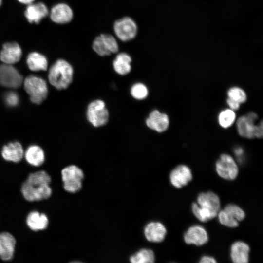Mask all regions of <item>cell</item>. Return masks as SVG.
I'll return each instance as SVG.
<instances>
[{
	"label": "cell",
	"mask_w": 263,
	"mask_h": 263,
	"mask_svg": "<svg viewBox=\"0 0 263 263\" xmlns=\"http://www.w3.org/2000/svg\"><path fill=\"white\" fill-rule=\"evenodd\" d=\"M263 121H261L260 123L257 125L255 131V137L261 138L263 137Z\"/></svg>",
	"instance_id": "cell-33"
},
{
	"label": "cell",
	"mask_w": 263,
	"mask_h": 263,
	"mask_svg": "<svg viewBox=\"0 0 263 263\" xmlns=\"http://www.w3.org/2000/svg\"><path fill=\"white\" fill-rule=\"evenodd\" d=\"M6 103L10 106H16L19 102L18 95L15 92H10L6 94L5 98Z\"/></svg>",
	"instance_id": "cell-31"
},
{
	"label": "cell",
	"mask_w": 263,
	"mask_h": 263,
	"mask_svg": "<svg viewBox=\"0 0 263 263\" xmlns=\"http://www.w3.org/2000/svg\"><path fill=\"white\" fill-rule=\"evenodd\" d=\"M236 115L234 110L226 109L222 110L218 115L219 125L223 128L231 127L236 120Z\"/></svg>",
	"instance_id": "cell-28"
},
{
	"label": "cell",
	"mask_w": 263,
	"mask_h": 263,
	"mask_svg": "<svg viewBox=\"0 0 263 263\" xmlns=\"http://www.w3.org/2000/svg\"><path fill=\"white\" fill-rule=\"evenodd\" d=\"M216 170L221 177L229 180L235 179L238 173V168L235 160L227 154L220 156L216 163Z\"/></svg>",
	"instance_id": "cell-10"
},
{
	"label": "cell",
	"mask_w": 263,
	"mask_h": 263,
	"mask_svg": "<svg viewBox=\"0 0 263 263\" xmlns=\"http://www.w3.org/2000/svg\"><path fill=\"white\" fill-rule=\"evenodd\" d=\"M220 208L219 197L211 191L200 193L197 198V203H193L192 205L194 215L203 222L215 217Z\"/></svg>",
	"instance_id": "cell-2"
},
{
	"label": "cell",
	"mask_w": 263,
	"mask_h": 263,
	"mask_svg": "<svg viewBox=\"0 0 263 263\" xmlns=\"http://www.w3.org/2000/svg\"><path fill=\"white\" fill-rule=\"evenodd\" d=\"M228 98L234 100L240 104L247 100V95L243 89L238 87H232L227 91Z\"/></svg>",
	"instance_id": "cell-30"
},
{
	"label": "cell",
	"mask_w": 263,
	"mask_h": 263,
	"mask_svg": "<svg viewBox=\"0 0 263 263\" xmlns=\"http://www.w3.org/2000/svg\"><path fill=\"white\" fill-rule=\"evenodd\" d=\"M131 56L127 53H118L113 62V67L114 71L119 75H125L132 70Z\"/></svg>",
	"instance_id": "cell-23"
},
{
	"label": "cell",
	"mask_w": 263,
	"mask_h": 263,
	"mask_svg": "<svg viewBox=\"0 0 263 263\" xmlns=\"http://www.w3.org/2000/svg\"><path fill=\"white\" fill-rule=\"evenodd\" d=\"M249 246L242 241L234 243L231 247V258L235 263H246L249 260Z\"/></svg>",
	"instance_id": "cell-22"
},
{
	"label": "cell",
	"mask_w": 263,
	"mask_h": 263,
	"mask_svg": "<svg viewBox=\"0 0 263 263\" xmlns=\"http://www.w3.org/2000/svg\"><path fill=\"white\" fill-rule=\"evenodd\" d=\"M184 238L187 244L198 246L205 244L208 239L206 230L200 225H194L189 227L185 233Z\"/></svg>",
	"instance_id": "cell-18"
},
{
	"label": "cell",
	"mask_w": 263,
	"mask_h": 263,
	"mask_svg": "<svg viewBox=\"0 0 263 263\" xmlns=\"http://www.w3.org/2000/svg\"><path fill=\"white\" fill-rule=\"evenodd\" d=\"M48 14V9L42 2L28 4L25 12V16L28 21L36 24L39 23Z\"/></svg>",
	"instance_id": "cell-20"
},
{
	"label": "cell",
	"mask_w": 263,
	"mask_h": 263,
	"mask_svg": "<svg viewBox=\"0 0 263 263\" xmlns=\"http://www.w3.org/2000/svg\"><path fill=\"white\" fill-rule=\"evenodd\" d=\"M226 103L229 108L234 111L239 109L240 107L239 103L229 98L226 99Z\"/></svg>",
	"instance_id": "cell-32"
},
{
	"label": "cell",
	"mask_w": 263,
	"mask_h": 263,
	"mask_svg": "<svg viewBox=\"0 0 263 263\" xmlns=\"http://www.w3.org/2000/svg\"><path fill=\"white\" fill-rule=\"evenodd\" d=\"M92 48L97 55L102 56L116 53L119 50L116 38L109 34H101L95 37L92 43Z\"/></svg>",
	"instance_id": "cell-8"
},
{
	"label": "cell",
	"mask_w": 263,
	"mask_h": 263,
	"mask_svg": "<svg viewBox=\"0 0 263 263\" xmlns=\"http://www.w3.org/2000/svg\"><path fill=\"white\" fill-rule=\"evenodd\" d=\"M154 260L153 251L146 248L139 250L130 258V261L132 263H152Z\"/></svg>",
	"instance_id": "cell-27"
},
{
	"label": "cell",
	"mask_w": 263,
	"mask_h": 263,
	"mask_svg": "<svg viewBox=\"0 0 263 263\" xmlns=\"http://www.w3.org/2000/svg\"><path fill=\"white\" fill-rule=\"evenodd\" d=\"M50 182L51 177L45 171L31 173L21 186L23 196L31 202L48 198L52 192Z\"/></svg>",
	"instance_id": "cell-1"
},
{
	"label": "cell",
	"mask_w": 263,
	"mask_h": 263,
	"mask_svg": "<svg viewBox=\"0 0 263 263\" xmlns=\"http://www.w3.org/2000/svg\"><path fill=\"white\" fill-rule=\"evenodd\" d=\"M73 18V10L67 4L58 3L51 9L50 18L53 22L56 23H68L72 20Z\"/></svg>",
	"instance_id": "cell-17"
},
{
	"label": "cell",
	"mask_w": 263,
	"mask_h": 263,
	"mask_svg": "<svg viewBox=\"0 0 263 263\" xmlns=\"http://www.w3.org/2000/svg\"><path fill=\"white\" fill-rule=\"evenodd\" d=\"M146 124L150 129L157 132H165L169 127V119L165 113L158 110L152 111L146 119Z\"/></svg>",
	"instance_id": "cell-13"
},
{
	"label": "cell",
	"mask_w": 263,
	"mask_h": 263,
	"mask_svg": "<svg viewBox=\"0 0 263 263\" xmlns=\"http://www.w3.org/2000/svg\"><path fill=\"white\" fill-rule=\"evenodd\" d=\"M23 82V77L18 71L12 65H0V84L3 86L16 88Z\"/></svg>",
	"instance_id": "cell-11"
},
{
	"label": "cell",
	"mask_w": 263,
	"mask_h": 263,
	"mask_svg": "<svg viewBox=\"0 0 263 263\" xmlns=\"http://www.w3.org/2000/svg\"><path fill=\"white\" fill-rule=\"evenodd\" d=\"M19 2L26 4H29L32 3L34 0H18Z\"/></svg>",
	"instance_id": "cell-36"
},
{
	"label": "cell",
	"mask_w": 263,
	"mask_h": 263,
	"mask_svg": "<svg viewBox=\"0 0 263 263\" xmlns=\"http://www.w3.org/2000/svg\"><path fill=\"white\" fill-rule=\"evenodd\" d=\"M26 62L29 68L33 71H45L47 69L48 62L46 57L38 52L29 54Z\"/></svg>",
	"instance_id": "cell-26"
},
{
	"label": "cell",
	"mask_w": 263,
	"mask_h": 263,
	"mask_svg": "<svg viewBox=\"0 0 263 263\" xmlns=\"http://www.w3.org/2000/svg\"><path fill=\"white\" fill-rule=\"evenodd\" d=\"M16 240L10 233H0V258L3 261H9L14 256Z\"/></svg>",
	"instance_id": "cell-16"
},
{
	"label": "cell",
	"mask_w": 263,
	"mask_h": 263,
	"mask_svg": "<svg viewBox=\"0 0 263 263\" xmlns=\"http://www.w3.org/2000/svg\"><path fill=\"white\" fill-rule=\"evenodd\" d=\"M1 155L6 161L18 163L23 157V149L19 142H11L3 147Z\"/></svg>",
	"instance_id": "cell-21"
},
{
	"label": "cell",
	"mask_w": 263,
	"mask_h": 263,
	"mask_svg": "<svg viewBox=\"0 0 263 263\" xmlns=\"http://www.w3.org/2000/svg\"><path fill=\"white\" fill-rule=\"evenodd\" d=\"M23 85L25 90L33 103L39 104L46 99L48 90L47 83L43 79L35 75H30L25 79Z\"/></svg>",
	"instance_id": "cell-4"
},
{
	"label": "cell",
	"mask_w": 263,
	"mask_h": 263,
	"mask_svg": "<svg viewBox=\"0 0 263 263\" xmlns=\"http://www.w3.org/2000/svg\"><path fill=\"white\" fill-rule=\"evenodd\" d=\"M24 156L27 162L34 166H39L45 160L43 150L38 146L32 145L26 150Z\"/></svg>",
	"instance_id": "cell-25"
},
{
	"label": "cell",
	"mask_w": 263,
	"mask_h": 263,
	"mask_svg": "<svg viewBox=\"0 0 263 263\" xmlns=\"http://www.w3.org/2000/svg\"><path fill=\"white\" fill-rule=\"evenodd\" d=\"M64 189L70 193H75L82 188L84 175L82 170L75 165H70L61 171Z\"/></svg>",
	"instance_id": "cell-6"
},
{
	"label": "cell",
	"mask_w": 263,
	"mask_h": 263,
	"mask_svg": "<svg viewBox=\"0 0 263 263\" xmlns=\"http://www.w3.org/2000/svg\"><path fill=\"white\" fill-rule=\"evenodd\" d=\"M220 223L225 226L235 227L239 225V221L245 217L244 212L238 206L234 204L227 205L223 210L218 213Z\"/></svg>",
	"instance_id": "cell-9"
},
{
	"label": "cell",
	"mask_w": 263,
	"mask_h": 263,
	"mask_svg": "<svg viewBox=\"0 0 263 263\" xmlns=\"http://www.w3.org/2000/svg\"><path fill=\"white\" fill-rule=\"evenodd\" d=\"M113 31L117 38L124 42L135 38L138 27L135 21L130 17H124L116 20L113 24Z\"/></svg>",
	"instance_id": "cell-7"
},
{
	"label": "cell",
	"mask_w": 263,
	"mask_h": 263,
	"mask_svg": "<svg viewBox=\"0 0 263 263\" xmlns=\"http://www.w3.org/2000/svg\"><path fill=\"white\" fill-rule=\"evenodd\" d=\"M74 70L66 60L59 59L51 67L48 74L50 84L58 90L66 89L72 83Z\"/></svg>",
	"instance_id": "cell-3"
},
{
	"label": "cell",
	"mask_w": 263,
	"mask_h": 263,
	"mask_svg": "<svg viewBox=\"0 0 263 263\" xmlns=\"http://www.w3.org/2000/svg\"><path fill=\"white\" fill-rule=\"evenodd\" d=\"M1 3H2V0H0V6L1 5Z\"/></svg>",
	"instance_id": "cell-37"
},
{
	"label": "cell",
	"mask_w": 263,
	"mask_h": 263,
	"mask_svg": "<svg viewBox=\"0 0 263 263\" xmlns=\"http://www.w3.org/2000/svg\"><path fill=\"white\" fill-rule=\"evenodd\" d=\"M258 119L257 114L250 112L246 115L240 117L236 122L237 130L239 134L246 138L255 137L257 125L255 124Z\"/></svg>",
	"instance_id": "cell-12"
},
{
	"label": "cell",
	"mask_w": 263,
	"mask_h": 263,
	"mask_svg": "<svg viewBox=\"0 0 263 263\" xmlns=\"http://www.w3.org/2000/svg\"><path fill=\"white\" fill-rule=\"evenodd\" d=\"M199 262L201 263H215L216 261L213 257L204 256L201 259Z\"/></svg>",
	"instance_id": "cell-34"
},
{
	"label": "cell",
	"mask_w": 263,
	"mask_h": 263,
	"mask_svg": "<svg viewBox=\"0 0 263 263\" xmlns=\"http://www.w3.org/2000/svg\"><path fill=\"white\" fill-rule=\"evenodd\" d=\"M130 93L133 98L142 100L147 98L149 94V90L144 84L138 82L134 84L131 87Z\"/></svg>",
	"instance_id": "cell-29"
},
{
	"label": "cell",
	"mask_w": 263,
	"mask_h": 263,
	"mask_svg": "<svg viewBox=\"0 0 263 263\" xmlns=\"http://www.w3.org/2000/svg\"><path fill=\"white\" fill-rule=\"evenodd\" d=\"M86 117L94 127H99L106 124L109 119V112L104 101L96 99L90 102L87 108Z\"/></svg>",
	"instance_id": "cell-5"
},
{
	"label": "cell",
	"mask_w": 263,
	"mask_h": 263,
	"mask_svg": "<svg viewBox=\"0 0 263 263\" xmlns=\"http://www.w3.org/2000/svg\"><path fill=\"white\" fill-rule=\"evenodd\" d=\"M169 178L173 186L177 188H181L191 180L192 175L189 167L181 165L171 171Z\"/></svg>",
	"instance_id": "cell-15"
},
{
	"label": "cell",
	"mask_w": 263,
	"mask_h": 263,
	"mask_svg": "<svg viewBox=\"0 0 263 263\" xmlns=\"http://www.w3.org/2000/svg\"><path fill=\"white\" fill-rule=\"evenodd\" d=\"M243 152H244L243 150L241 148H238L236 149L235 150V154L239 156L243 154Z\"/></svg>",
	"instance_id": "cell-35"
},
{
	"label": "cell",
	"mask_w": 263,
	"mask_h": 263,
	"mask_svg": "<svg viewBox=\"0 0 263 263\" xmlns=\"http://www.w3.org/2000/svg\"><path fill=\"white\" fill-rule=\"evenodd\" d=\"M22 56V51L16 42L5 43L0 53V59L4 64H13L19 62Z\"/></svg>",
	"instance_id": "cell-14"
},
{
	"label": "cell",
	"mask_w": 263,
	"mask_h": 263,
	"mask_svg": "<svg viewBox=\"0 0 263 263\" xmlns=\"http://www.w3.org/2000/svg\"><path fill=\"white\" fill-rule=\"evenodd\" d=\"M166 229L164 225L158 222L148 223L144 228V233L146 239L151 242H160L165 238Z\"/></svg>",
	"instance_id": "cell-19"
},
{
	"label": "cell",
	"mask_w": 263,
	"mask_h": 263,
	"mask_svg": "<svg viewBox=\"0 0 263 263\" xmlns=\"http://www.w3.org/2000/svg\"><path fill=\"white\" fill-rule=\"evenodd\" d=\"M28 226L33 231H38L45 229L48 225V219L43 213L36 211L31 212L26 218Z\"/></svg>",
	"instance_id": "cell-24"
}]
</instances>
